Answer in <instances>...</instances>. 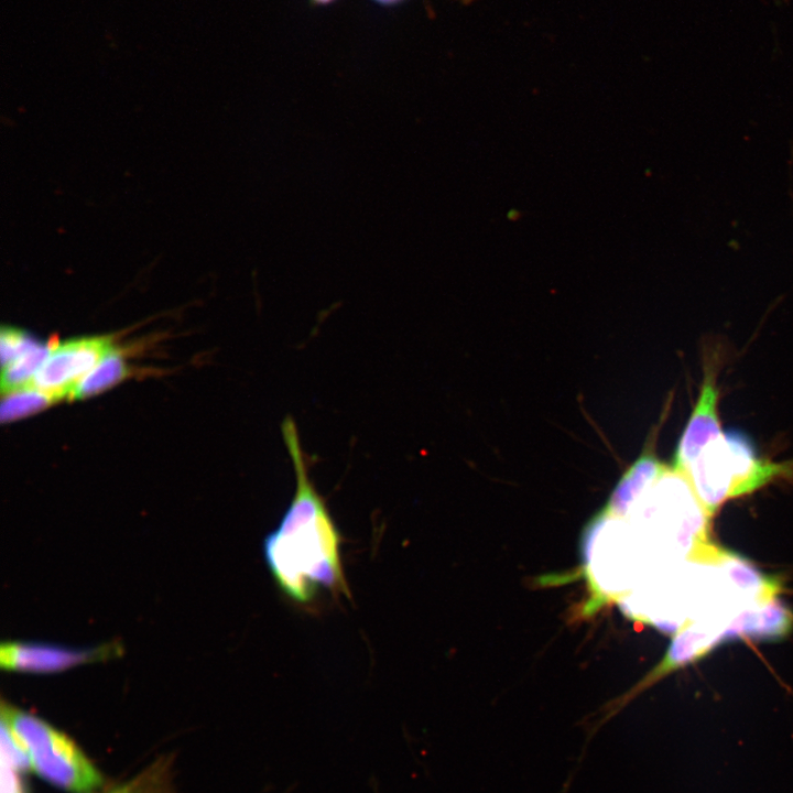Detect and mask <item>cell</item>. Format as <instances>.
I'll list each match as a JSON object with an SVG mask.
<instances>
[{
    "mask_svg": "<svg viewBox=\"0 0 793 793\" xmlns=\"http://www.w3.org/2000/svg\"><path fill=\"white\" fill-rule=\"evenodd\" d=\"M281 427L294 469L295 490L280 522L263 539L265 565L282 594L297 605L311 604L323 590L349 597L341 535L309 477L293 419L285 417Z\"/></svg>",
    "mask_w": 793,
    "mask_h": 793,
    "instance_id": "1",
    "label": "cell"
},
{
    "mask_svg": "<svg viewBox=\"0 0 793 793\" xmlns=\"http://www.w3.org/2000/svg\"><path fill=\"white\" fill-rule=\"evenodd\" d=\"M708 515L730 498L793 477V460L760 457L747 435L729 431L705 448L685 471Z\"/></svg>",
    "mask_w": 793,
    "mask_h": 793,
    "instance_id": "2",
    "label": "cell"
},
{
    "mask_svg": "<svg viewBox=\"0 0 793 793\" xmlns=\"http://www.w3.org/2000/svg\"><path fill=\"white\" fill-rule=\"evenodd\" d=\"M1 720L26 751L30 768L44 780L76 792L100 785L101 775L80 749L43 719L2 704Z\"/></svg>",
    "mask_w": 793,
    "mask_h": 793,
    "instance_id": "3",
    "label": "cell"
},
{
    "mask_svg": "<svg viewBox=\"0 0 793 793\" xmlns=\"http://www.w3.org/2000/svg\"><path fill=\"white\" fill-rule=\"evenodd\" d=\"M113 348L107 337H86L54 343L30 384L54 401L72 397L83 378Z\"/></svg>",
    "mask_w": 793,
    "mask_h": 793,
    "instance_id": "4",
    "label": "cell"
},
{
    "mask_svg": "<svg viewBox=\"0 0 793 793\" xmlns=\"http://www.w3.org/2000/svg\"><path fill=\"white\" fill-rule=\"evenodd\" d=\"M121 652L122 648L113 642L82 649L43 642L9 641L3 642L0 648V664L6 671L47 674L112 659Z\"/></svg>",
    "mask_w": 793,
    "mask_h": 793,
    "instance_id": "5",
    "label": "cell"
},
{
    "mask_svg": "<svg viewBox=\"0 0 793 793\" xmlns=\"http://www.w3.org/2000/svg\"><path fill=\"white\" fill-rule=\"evenodd\" d=\"M718 400L716 369L710 362L705 367L698 398L677 443L673 468L685 472L705 448L723 435Z\"/></svg>",
    "mask_w": 793,
    "mask_h": 793,
    "instance_id": "6",
    "label": "cell"
},
{
    "mask_svg": "<svg viewBox=\"0 0 793 793\" xmlns=\"http://www.w3.org/2000/svg\"><path fill=\"white\" fill-rule=\"evenodd\" d=\"M667 467L652 449L642 453L618 481L605 511L615 515L628 514Z\"/></svg>",
    "mask_w": 793,
    "mask_h": 793,
    "instance_id": "7",
    "label": "cell"
},
{
    "mask_svg": "<svg viewBox=\"0 0 793 793\" xmlns=\"http://www.w3.org/2000/svg\"><path fill=\"white\" fill-rule=\"evenodd\" d=\"M128 367L122 354L115 347L83 378L72 398H86L99 393L122 380Z\"/></svg>",
    "mask_w": 793,
    "mask_h": 793,
    "instance_id": "8",
    "label": "cell"
},
{
    "mask_svg": "<svg viewBox=\"0 0 793 793\" xmlns=\"http://www.w3.org/2000/svg\"><path fill=\"white\" fill-rule=\"evenodd\" d=\"M54 343V340L47 344L36 343L12 363L3 368L1 376L2 392L11 393L28 387L48 357Z\"/></svg>",
    "mask_w": 793,
    "mask_h": 793,
    "instance_id": "9",
    "label": "cell"
},
{
    "mask_svg": "<svg viewBox=\"0 0 793 793\" xmlns=\"http://www.w3.org/2000/svg\"><path fill=\"white\" fill-rule=\"evenodd\" d=\"M55 402L47 394L32 388H23L11 393L2 400L1 421L10 422L25 415L35 413Z\"/></svg>",
    "mask_w": 793,
    "mask_h": 793,
    "instance_id": "10",
    "label": "cell"
},
{
    "mask_svg": "<svg viewBox=\"0 0 793 793\" xmlns=\"http://www.w3.org/2000/svg\"><path fill=\"white\" fill-rule=\"evenodd\" d=\"M37 341L25 333L11 327H2L0 334L2 369L33 347Z\"/></svg>",
    "mask_w": 793,
    "mask_h": 793,
    "instance_id": "11",
    "label": "cell"
},
{
    "mask_svg": "<svg viewBox=\"0 0 793 793\" xmlns=\"http://www.w3.org/2000/svg\"><path fill=\"white\" fill-rule=\"evenodd\" d=\"M162 775L156 767L111 793H162Z\"/></svg>",
    "mask_w": 793,
    "mask_h": 793,
    "instance_id": "12",
    "label": "cell"
},
{
    "mask_svg": "<svg viewBox=\"0 0 793 793\" xmlns=\"http://www.w3.org/2000/svg\"><path fill=\"white\" fill-rule=\"evenodd\" d=\"M18 772L12 764L1 760V793H23Z\"/></svg>",
    "mask_w": 793,
    "mask_h": 793,
    "instance_id": "13",
    "label": "cell"
},
{
    "mask_svg": "<svg viewBox=\"0 0 793 793\" xmlns=\"http://www.w3.org/2000/svg\"><path fill=\"white\" fill-rule=\"evenodd\" d=\"M376 1L379 3H382V4H392V3H397L401 0H376Z\"/></svg>",
    "mask_w": 793,
    "mask_h": 793,
    "instance_id": "14",
    "label": "cell"
},
{
    "mask_svg": "<svg viewBox=\"0 0 793 793\" xmlns=\"http://www.w3.org/2000/svg\"><path fill=\"white\" fill-rule=\"evenodd\" d=\"M313 1L316 2V3H324V4H325V3H328V2H330V1H333V0H313Z\"/></svg>",
    "mask_w": 793,
    "mask_h": 793,
    "instance_id": "15",
    "label": "cell"
}]
</instances>
